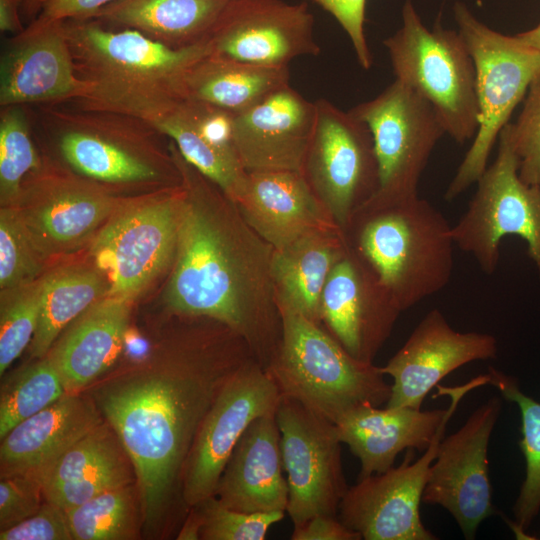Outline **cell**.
<instances>
[{
	"label": "cell",
	"instance_id": "obj_1",
	"mask_svg": "<svg viewBox=\"0 0 540 540\" xmlns=\"http://www.w3.org/2000/svg\"><path fill=\"white\" fill-rule=\"evenodd\" d=\"M170 148L182 175V196L166 304L178 314L227 326L266 370L282 334L271 271L274 249L173 142Z\"/></svg>",
	"mask_w": 540,
	"mask_h": 540
},
{
	"label": "cell",
	"instance_id": "obj_2",
	"mask_svg": "<svg viewBox=\"0 0 540 540\" xmlns=\"http://www.w3.org/2000/svg\"><path fill=\"white\" fill-rule=\"evenodd\" d=\"M253 358L246 341L222 324L188 341L157 370L118 379L95 393L132 463L147 529L161 522L179 487L182 496L186 462L206 413Z\"/></svg>",
	"mask_w": 540,
	"mask_h": 540
},
{
	"label": "cell",
	"instance_id": "obj_3",
	"mask_svg": "<svg viewBox=\"0 0 540 540\" xmlns=\"http://www.w3.org/2000/svg\"><path fill=\"white\" fill-rule=\"evenodd\" d=\"M64 22L76 75L86 85L85 96L73 105L146 122L182 98L186 71L212 52L208 40L172 48L96 19Z\"/></svg>",
	"mask_w": 540,
	"mask_h": 540
},
{
	"label": "cell",
	"instance_id": "obj_4",
	"mask_svg": "<svg viewBox=\"0 0 540 540\" xmlns=\"http://www.w3.org/2000/svg\"><path fill=\"white\" fill-rule=\"evenodd\" d=\"M353 251L372 269L402 311L443 290L451 280L452 226L419 195L368 201L354 214Z\"/></svg>",
	"mask_w": 540,
	"mask_h": 540
},
{
	"label": "cell",
	"instance_id": "obj_5",
	"mask_svg": "<svg viewBox=\"0 0 540 540\" xmlns=\"http://www.w3.org/2000/svg\"><path fill=\"white\" fill-rule=\"evenodd\" d=\"M280 343L266 371L282 397L333 423L362 405L387 403L391 384L380 367L350 355L320 324L280 309Z\"/></svg>",
	"mask_w": 540,
	"mask_h": 540
},
{
	"label": "cell",
	"instance_id": "obj_6",
	"mask_svg": "<svg viewBox=\"0 0 540 540\" xmlns=\"http://www.w3.org/2000/svg\"><path fill=\"white\" fill-rule=\"evenodd\" d=\"M395 79L423 97L446 134L463 144L479 126L473 59L460 33L437 20L429 29L412 0L402 7V25L383 41Z\"/></svg>",
	"mask_w": 540,
	"mask_h": 540
},
{
	"label": "cell",
	"instance_id": "obj_7",
	"mask_svg": "<svg viewBox=\"0 0 540 540\" xmlns=\"http://www.w3.org/2000/svg\"><path fill=\"white\" fill-rule=\"evenodd\" d=\"M453 15L475 67L479 126L445 191L447 201L456 199L483 174L501 131L540 73V53L515 35L491 29L464 2L454 3Z\"/></svg>",
	"mask_w": 540,
	"mask_h": 540
},
{
	"label": "cell",
	"instance_id": "obj_8",
	"mask_svg": "<svg viewBox=\"0 0 540 540\" xmlns=\"http://www.w3.org/2000/svg\"><path fill=\"white\" fill-rule=\"evenodd\" d=\"M41 122L53 134L65 163L99 187L158 183L165 158L156 148L161 132L120 112L45 105Z\"/></svg>",
	"mask_w": 540,
	"mask_h": 540
},
{
	"label": "cell",
	"instance_id": "obj_9",
	"mask_svg": "<svg viewBox=\"0 0 540 540\" xmlns=\"http://www.w3.org/2000/svg\"><path fill=\"white\" fill-rule=\"evenodd\" d=\"M476 184L468 208L452 226L455 246L470 254L483 272L493 274L501 240L517 236L526 243L540 280V187L520 178L507 125L499 135L495 160Z\"/></svg>",
	"mask_w": 540,
	"mask_h": 540
},
{
	"label": "cell",
	"instance_id": "obj_10",
	"mask_svg": "<svg viewBox=\"0 0 540 540\" xmlns=\"http://www.w3.org/2000/svg\"><path fill=\"white\" fill-rule=\"evenodd\" d=\"M488 373L456 387L437 385V394L451 398L449 410L431 444L412 462L408 449L402 463L386 472L358 479L343 497L338 518L365 540H434L422 523L420 504L446 425L460 400L471 390L489 384Z\"/></svg>",
	"mask_w": 540,
	"mask_h": 540
},
{
	"label": "cell",
	"instance_id": "obj_11",
	"mask_svg": "<svg viewBox=\"0 0 540 540\" xmlns=\"http://www.w3.org/2000/svg\"><path fill=\"white\" fill-rule=\"evenodd\" d=\"M349 112L367 125L373 138L379 186L368 201L393 202L418 195L430 156L446 134L433 107L395 79Z\"/></svg>",
	"mask_w": 540,
	"mask_h": 540
},
{
	"label": "cell",
	"instance_id": "obj_12",
	"mask_svg": "<svg viewBox=\"0 0 540 540\" xmlns=\"http://www.w3.org/2000/svg\"><path fill=\"white\" fill-rule=\"evenodd\" d=\"M315 102V121L301 173L345 233L355 212L379 186L367 125L327 99Z\"/></svg>",
	"mask_w": 540,
	"mask_h": 540
},
{
	"label": "cell",
	"instance_id": "obj_13",
	"mask_svg": "<svg viewBox=\"0 0 540 540\" xmlns=\"http://www.w3.org/2000/svg\"><path fill=\"white\" fill-rule=\"evenodd\" d=\"M181 196L182 187L134 202L96 233L91 256L108 295L131 301L175 258Z\"/></svg>",
	"mask_w": 540,
	"mask_h": 540
},
{
	"label": "cell",
	"instance_id": "obj_14",
	"mask_svg": "<svg viewBox=\"0 0 540 540\" xmlns=\"http://www.w3.org/2000/svg\"><path fill=\"white\" fill-rule=\"evenodd\" d=\"M275 418L287 474L286 512L293 526L316 515L337 516L349 487L336 424L282 396Z\"/></svg>",
	"mask_w": 540,
	"mask_h": 540
},
{
	"label": "cell",
	"instance_id": "obj_15",
	"mask_svg": "<svg viewBox=\"0 0 540 540\" xmlns=\"http://www.w3.org/2000/svg\"><path fill=\"white\" fill-rule=\"evenodd\" d=\"M281 394L256 359L224 385L194 439L182 480V499L191 508L213 496L239 439L258 417L276 413Z\"/></svg>",
	"mask_w": 540,
	"mask_h": 540
},
{
	"label": "cell",
	"instance_id": "obj_16",
	"mask_svg": "<svg viewBox=\"0 0 540 540\" xmlns=\"http://www.w3.org/2000/svg\"><path fill=\"white\" fill-rule=\"evenodd\" d=\"M500 411V399L492 397L440 441L423 492L422 502L445 508L467 539H473L480 523L496 513L487 455Z\"/></svg>",
	"mask_w": 540,
	"mask_h": 540
},
{
	"label": "cell",
	"instance_id": "obj_17",
	"mask_svg": "<svg viewBox=\"0 0 540 540\" xmlns=\"http://www.w3.org/2000/svg\"><path fill=\"white\" fill-rule=\"evenodd\" d=\"M118 205L101 187L43 165L25 181L14 206L45 259L80 247Z\"/></svg>",
	"mask_w": 540,
	"mask_h": 540
},
{
	"label": "cell",
	"instance_id": "obj_18",
	"mask_svg": "<svg viewBox=\"0 0 540 540\" xmlns=\"http://www.w3.org/2000/svg\"><path fill=\"white\" fill-rule=\"evenodd\" d=\"M314 17L305 2L231 0L212 29L211 53L266 67H285L300 56H316Z\"/></svg>",
	"mask_w": 540,
	"mask_h": 540
},
{
	"label": "cell",
	"instance_id": "obj_19",
	"mask_svg": "<svg viewBox=\"0 0 540 540\" xmlns=\"http://www.w3.org/2000/svg\"><path fill=\"white\" fill-rule=\"evenodd\" d=\"M497 351L493 335L456 331L440 310L433 309L380 367L393 379L386 406L421 409L427 394L448 374L470 362L495 358Z\"/></svg>",
	"mask_w": 540,
	"mask_h": 540
},
{
	"label": "cell",
	"instance_id": "obj_20",
	"mask_svg": "<svg viewBox=\"0 0 540 540\" xmlns=\"http://www.w3.org/2000/svg\"><path fill=\"white\" fill-rule=\"evenodd\" d=\"M64 21L35 18L9 39L0 61V106L56 105L80 100Z\"/></svg>",
	"mask_w": 540,
	"mask_h": 540
},
{
	"label": "cell",
	"instance_id": "obj_21",
	"mask_svg": "<svg viewBox=\"0 0 540 540\" xmlns=\"http://www.w3.org/2000/svg\"><path fill=\"white\" fill-rule=\"evenodd\" d=\"M401 310L351 249L334 265L321 294L322 321L353 357L373 362Z\"/></svg>",
	"mask_w": 540,
	"mask_h": 540
},
{
	"label": "cell",
	"instance_id": "obj_22",
	"mask_svg": "<svg viewBox=\"0 0 540 540\" xmlns=\"http://www.w3.org/2000/svg\"><path fill=\"white\" fill-rule=\"evenodd\" d=\"M315 121V102L287 85L234 114L235 147L246 171L301 172Z\"/></svg>",
	"mask_w": 540,
	"mask_h": 540
},
{
	"label": "cell",
	"instance_id": "obj_23",
	"mask_svg": "<svg viewBox=\"0 0 540 540\" xmlns=\"http://www.w3.org/2000/svg\"><path fill=\"white\" fill-rule=\"evenodd\" d=\"M232 201L273 249L314 231L342 230L298 171H247Z\"/></svg>",
	"mask_w": 540,
	"mask_h": 540
},
{
	"label": "cell",
	"instance_id": "obj_24",
	"mask_svg": "<svg viewBox=\"0 0 540 540\" xmlns=\"http://www.w3.org/2000/svg\"><path fill=\"white\" fill-rule=\"evenodd\" d=\"M233 118L234 114L227 110L182 97L148 123L169 138L188 163L233 200L247 172L235 147Z\"/></svg>",
	"mask_w": 540,
	"mask_h": 540
},
{
	"label": "cell",
	"instance_id": "obj_25",
	"mask_svg": "<svg viewBox=\"0 0 540 540\" xmlns=\"http://www.w3.org/2000/svg\"><path fill=\"white\" fill-rule=\"evenodd\" d=\"M283 470L275 413L258 417L235 446L214 496L238 511L286 512L288 484Z\"/></svg>",
	"mask_w": 540,
	"mask_h": 540
},
{
	"label": "cell",
	"instance_id": "obj_26",
	"mask_svg": "<svg viewBox=\"0 0 540 540\" xmlns=\"http://www.w3.org/2000/svg\"><path fill=\"white\" fill-rule=\"evenodd\" d=\"M97 407L78 393H65L13 427L1 438V477L36 479L71 445L104 422Z\"/></svg>",
	"mask_w": 540,
	"mask_h": 540
},
{
	"label": "cell",
	"instance_id": "obj_27",
	"mask_svg": "<svg viewBox=\"0 0 540 540\" xmlns=\"http://www.w3.org/2000/svg\"><path fill=\"white\" fill-rule=\"evenodd\" d=\"M448 410L381 408L366 403L347 412L335 424L341 442L360 461L361 479L392 468L397 455L405 449H427Z\"/></svg>",
	"mask_w": 540,
	"mask_h": 540
},
{
	"label": "cell",
	"instance_id": "obj_28",
	"mask_svg": "<svg viewBox=\"0 0 540 540\" xmlns=\"http://www.w3.org/2000/svg\"><path fill=\"white\" fill-rule=\"evenodd\" d=\"M132 463L118 436L102 423L71 445L36 480L44 499L67 510L131 485Z\"/></svg>",
	"mask_w": 540,
	"mask_h": 540
},
{
	"label": "cell",
	"instance_id": "obj_29",
	"mask_svg": "<svg viewBox=\"0 0 540 540\" xmlns=\"http://www.w3.org/2000/svg\"><path fill=\"white\" fill-rule=\"evenodd\" d=\"M130 300L107 295L70 325L46 354L67 393H78L105 373L124 344Z\"/></svg>",
	"mask_w": 540,
	"mask_h": 540
},
{
	"label": "cell",
	"instance_id": "obj_30",
	"mask_svg": "<svg viewBox=\"0 0 540 540\" xmlns=\"http://www.w3.org/2000/svg\"><path fill=\"white\" fill-rule=\"evenodd\" d=\"M342 230H321L274 249L272 278L280 309L320 324L321 294L334 265L348 252Z\"/></svg>",
	"mask_w": 540,
	"mask_h": 540
},
{
	"label": "cell",
	"instance_id": "obj_31",
	"mask_svg": "<svg viewBox=\"0 0 540 540\" xmlns=\"http://www.w3.org/2000/svg\"><path fill=\"white\" fill-rule=\"evenodd\" d=\"M231 0H115L91 18L172 48L206 41Z\"/></svg>",
	"mask_w": 540,
	"mask_h": 540
},
{
	"label": "cell",
	"instance_id": "obj_32",
	"mask_svg": "<svg viewBox=\"0 0 540 540\" xmlns=\"http://www.w3.org/2000/svg\"><path fill=\"white\" fill-rule=\"evenodd\" d=\"M289 85V69L248 64L210 53L182 80V97L239 114Z\"/></svg>",
	"mask_w": 540,
	"mask_h": 540
},
{
	"label": "cell",
	"instance_id": "obj_33",
	"mask_svg": "<svg viewBox=\"0 0 540 540\" xmlns=\"http://www.w3.org/2000/svg\"><path fill=\"white\" fill-rule=\"evenodd\" d=\"M40 281V314L30 343V353L36 358L44 357L67 325L109 293L104 275L84 265L61 267Z\"/></svg>",
	"mask_w": 540,
	"mask_h": 540
},
{
	"label": "cell",
	"instance_id": "obj_34",
	"mask_svg": "<svg viewBox=\"0 0 540 540\" xmlns=\"http://www.w3.org/2000/svg\"><path fill=\"white\" fill-rule=\"evenodd\" d=\"M491 385L517 404L521 414L520 450L525 459V479L514 505L516 531L529 527L540 510V403L525 395L517 380L493 367L488 372Z\"/></svg>",
	"mask_w": 540,
	"mask_h": 540
},
{
	"label": "cell",
	"instance_id": "obj_35",
	"mask_svg": "<svg viewBox=\"0 0 540 540\" xmlns=\"http://www.w3.org/2000/svg\"><path fill=\"white\" fill-rule=\"evenodd\" d=\"M25 107V105L1 107V206H14L20 198L27 176L43 167L32 138L31 117Z\"/></svg>",
	"mask_w": 540,
	"mask_h": 540
},
{
	"label": "cell",
	"instance_id": "obj_36",
	"mask_svg": "<svg viewBox=\"0 0 540 540\" xmlns=\"http://www.w3.org/2000/svg\"><path fill=\"white\" fill-rule=\"evenodd\" d=\"M66 392L55 365L45 355L3 383L0 395V439Z\"/></svg>",
	"mask_w": 540,
	"mask_h": 540
},
{
	"label": "cell",
	"instance_id": "obj_37",
	"mask_svg": "<svg viewBox=\"0 0 540 540\" xmlns=\"http://www.w3.org/2000/svg\"><path fill=\"white\" fill-rule=\"evenodd\" d=\"M65 511L74 540H126L134 536L131 485L108 490Z\"/></svg>",
	"mask_w": 540,
	"mask_h": 540
},
{
	"label": "cell",
	"instance_id": "obj_38",
	"mask_svg": "<svg viewBox=\"0 0 540 540\" xmlns=\"http://www.w3.org/2000/svg\"><path fill=\"white\" fill-rule=\"evenodd\" d=\"M44 257L35 247L16 206L0 210V288L9 292L36 281Z\"/></svg>",
	"mask_w": 540,
	"mask_h": 540
},
{
	"label": "cell",
	"instance_id": "obj_39",
	"mask_svg": "<svg viewBox=\"0 0 540 540\" xmlns=\"http://www.w3.org/2000/svg\"><path fill=\"white\" fill-rule=\"evenodd\" d=\"M0 314V375L20 356L35 334L41 304V281L5 292Z\"/></svg>",
	"mask_w": 540,
	"mask_h": 540
},
{
	"label": "cell",
	"instance_id": "obj_40",
	"mask_svg": "<svg viewBox=\"0 0 540 540\" xmlns=\"http://www.w3.org/2000/svg\"><path fill=\"white\" fill-rule=\"evenodd\" d=\"M193 507L202 520L203 540H264L271 526L285 515L284 511H238L223 505L214 495Z\"/></svg>",
	"mask_w": 540,
	"mask_h": 540
},
{
	"label": "cell",
	"instance_id": "obj_41",
	"mask_svg": "<svg viewBox=\"0 0 540 540\" xmlns=\"http://www.w3.org/2000/svg\"><path fill=\"white\" fill-rule=\"evenodd\" d=\"M515 123H508L510 139L519 160V176L540 187V73L531 82Z\"/></svg>",
	"mask_w": 540,
	"mask_h": 540
},
{
	"label": "cell",
	"instance_id": "obj_42",
	"mask_svg": "<svg viewBox=\"0 0 540 540\" xmlns=\"http://www.w3.org/2000/svg\"><path fill=\"white\" fill-rule=\"evenodd\" d=\"M40 483L29 476L1 477L0 531L17 525L36 513L44 502Z\"/></svg>",
	"mask_w": 540,
	"mask_h": 540
},
{
	"label": "cell",
	"instance_id": "obj_43",
	"mask_svg": "<svg viewBox=\"0 0 540 540\" xmlns=\"http://www.w3.org/2000/svg\"><path fill=\"white\" fill-rule=\"evenodd\" d=\"M0 540H73L66 511L48 502L32 516L0 531Z\"/></svg>",
	"mask_w": 540,
	"mask_h": 540
},
{
	"label": "cell",
	"instance_id": "obj_44",
	"mask_svg": "<svg viewBox=\"0 0 540 540\" xmlns=\"http://www.w3.org/2000/svg\"><path fill=\"white\" fill-rule=\"evenodd\" d=\"M313 1L337 20L351 41L359 65L369 69L372 55L364 30L367 0Z\"/></svg>",
	"mask_w": 540,
	"mask_h": 540
},
{
	"label": "cell",
	"instance_id": "obj_45",
	"mask_svg": "<svg viewBox=\"0 0 540 540\" xmlns=\"http://www.w3.org/2000/svg\"><path fill=\"white\" fill-rule=\"evenodd\" d=\"M292 540H360L358 532L348 528L337 516L316 515L294 527Z\"/></svg>",
	"mask_w": 540,
	"mask_h": 540
},
{
	"label": "cell",
	"instance_id": "obj_46",
	"mask_svg": "<svg viewBox=\"0 0 540 540\" xmlns=\"http://www.w3.org/2000/svg\"><path fill=\"white\" fill-rule=\"evenodd\" d=\"M115 0H44L36 18L46 21L85 20Z\"/></svg>",
	"mask_w": 540,
	"mask_h": 540
},
{
	"label": "cell",
	"instance_id": "obj_47",
	"mask_svg": "<svg viewBox=\"0 0 540 540\" xmlns=\"http://www.w3.org/2000/svg\"><path fill=\"white\" fill-rule=\"evenodd\" d=\"M24 0H0L1 33L18 34L24 30L22 25V6Z\"/></svg>",
	"mask_w": 540,
	"mask_h": 540
},
{
	"label": "cell",
	"instance_id": "obj_48",
	"mask_svg": "<svg viewBox=\"0 0 540 540\" xmlns=\"http://www.w3.org/2000/svg\"><path fill=\"white\" fill-rule=\"evenodd\" d=\"M202 520L198 510L191 507V511L182 525L177 539L179 540H198L200 539Z\"/></svg>",
	"mask_w": 540,
	"mask_h": 540
},
{
	"label": "cell",
	"instance_id": "obj_49",
	"mask_svg": "<svg viewBox=\"0 0 540 540\" xmlns=\"http://www.w3.org/2000/svg\"><path fill=\"white\" fill-rule=\"evenodd\" d=\"M521 42L540 53V23L535 27L515 35Z\"/></svg>",
	"mask_w": 540,
	"mask_h": 540
},
{
	"label": "cell",
	"instance_id": "obj_50",
	"mask_svg": "<svg viewBox=\"0 0 540 540\" xmlns=\"http://www.w3.org/2000/svg\"><path fill=\"white\" fill-rule=\"evenodd\" d=\"M44 0H24L22 15L27 19L34 20L40 12Z\"/></svg>",
	"mask_w": 540,
	"mask_h": 540
}]
</instances>
